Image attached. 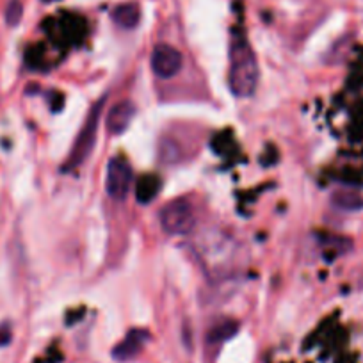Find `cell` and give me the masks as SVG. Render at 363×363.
I'll return each instance as SVG.
<instances>
[{
	"label": "cell",
	"mask_w": 363,
	"mask_h": 363,
	"mask_svg": "<svg viewBox=\"0 0 363 363\" xmlns=\"http://www.w3.org/2000/svg\"><path fill=\"white\" fill-rule=\"evenodd\" d=\"M258 69L257 55L244 38L233 40L230 48V72L228 84L230 89L239 99H247L255 93L258 86Z\"/></svg>",
	"instance_id": "cell-1"
},
{
	"label": "cell",
	"mask_w": 363,
	"mask_h": 363,
	"mask_svg": "<svg viewBox=\"0 0 363 363\" xmlns=\"http://www.w3.org/2000/svg\"><path fill=\"white\" fill-rule=\"evenodd\" d=\"M104 104H106V99H102L96 106H93V109H91L89 114H87L86 121H84L82 125V130L79 132L75 143H73L72 153H69L68 160H66L65 164V171H72L75 169V167H79L80 164L89 157V153L93 152V148H95L96 132H99V123H100V116H102Z\"/></svg>",
	"instance_id": "cell-2"
},
{
	"label": "cell",
	"mask_w": 363,
	"mask_h": 363,
	"mask_svg": "<svg viewBox=\"0 0 363 363\" xmlns=\"http://www.w3.org/2000/svg\"><path fill=\"white\" fill-rule=\"evenodd\" d=\"M160 226L169 235H187L196 226V212L186 198H177L164 205L159 214Z\"/></svg>",
	"instance_id": "cell-3"
},
{
	"label": "cell",
	"mask_w": 363,
	"mask_h": 363,
	"mask_svg": "<svg viewBox=\"0 0 363 363\" xmlns=\"http://www.w3.org/2000/svg\"><path fill=\"white\" fill-rule=\"evenodd\" d=\"M132 180H134V174H132L130 164L127 162L121 157H114L113 160L107 166V174H106V191L113 200H125L132 187Z\"/></svg>",
	"instance_id": "cell-4"
},
{
	"label": "cell",
	"mask_w": 363,
	"mask_h": 363,
	"mask_svg": "<svg viewBox=\"0 0 363 363\" xmlns=\"http://www.w3.org/2000/svg\"><path fill=\"white\" fill-rule=\"evenodd\" d=\"M152 69L159 79H171L177 75L184 65V57L178 48L171 47V45L160 43L153 48L152 52Z\"/></svg>",
	"instance_id": "cell-5"
},
{
	"label": "cell",
	"mask_w": 363,
	"mask_h": 363,
	"mask_svg": "<svg viewBox=\"0 0 363 363\" xmlns=\"http://www.w3.org/2000/svg\"><path fill=\"white\" fill-rule=\"evenodd\" d=\"M150 335L145 330H130L121 342H118L113 349V356L118 362H130L134 359L148 342Z\"/></svg>",
	"instance_id": "cell-6"
},
{
	"label": "cell",
	"mask_w": 363,
	"mask_h": 363,
	"mask_svg": "<svg viewBox=\"0 0 363 363\" xmlns=\"http://www.w3.org/2000/svg\"><path fill=\"white\" fill-rule=\"evenodd\" d=\"M135 116V106L130 100H121V102L114 104L111 111L107 113V130L113 135H120L130 127L132 120Z\"/></svg>",
	"instance_id": "cell-7"
},
{
	"label": "cell",
	"mask_w": 363,
	"mask_h": 363,
	"mask_svg": "<svg viewBox=\"0 0 363 363\" xmlns=\"http://www.w3.org/2000/svg\"><path fill=\"white\" fill-rule=\"evenodd\" d=\"M113 20L118 27H121V29H135L139 20H141V9L135 4H132V2L121 4L118 6V8H114Z\"/></svg>",
	"instance_id": "cell-8"
},
{
	"label": "cell",
	"mask_w": 363,
	"mask_h": 363,
	"mask_svg": "<svg viewBox=\"0 0 363 363\" xmlns=\"http://www.w3.org/2000/svg\"><path fill=\"white\" fill-rule=\"evenodd\" d=\"M237 331H239V324H237V320L223 319L219 320V323H216L214 326L208 330L207 342L208 344H223V342L230 340Z\"/></svg>",
	"instance_id": "cell-9"
},
{
	"label": "cell",
	"mask_w": 363,
	"mask_h": 363,
	"mask_svg": "<svg viewBox=\"0 0 363 363\" xmlns=\"http://www.w3.org/2000/svg\"><path fill=\"white\" fill-rule=\"evenodd\" d=\"M333 205L337 208L344 212H354L359 211L363 207V200L358 196V194L352 193H335L333 198H331Z\"/></svg>",
	"instance_id": "cell-10"
},
{
	"label": "cell",
	"mask_w": 363,
	"mask_h": 363,
	"mask_svg": "<svg viewBox=\"0 0 363 363\" xmlns=\"http://www.w3.org/2000/svg\"><path fill=\"white\" fill-rule=\"evenodd\" d=\"M159 186H160V184H159V180H157V178L146 177L138 187L139 201H143V203H148V201L152 200V198L157 194V191H159Z\"/></svg>",
	"instance_id": "cell-11"
},
{
	"label": "cell",
	"mask_w": 363,
	"mask_h": 363,
	"mask_svg": "<svg viewBox=\"0 0 363 363\" xmlns=\"http://www.w3.org/2000/svg\"><path fill=\"white\" fill-rule=\"evenodd\" d=\"M22 2L20 0H9L8 8H6V22H8V26H18L20 20H22Z\"/></svg>",
	"instance_id": "cell-12"
},
{
	"label": "cell",
	"mask_w": 363,
	"mask_h": 363,
	"mask_svg": "<svg viewBox=\"0 0 363 363\" xmlns=\"http://www.w3.org/2000/svg\"><path fill=\"white\" fill-rule=\"evenodd\" d=\"M9 340H11V330H9L8 324H2L0 326V345L9 344Z\"/></svg>",
	"instance_id": "cell-13"
}]
</instances>
